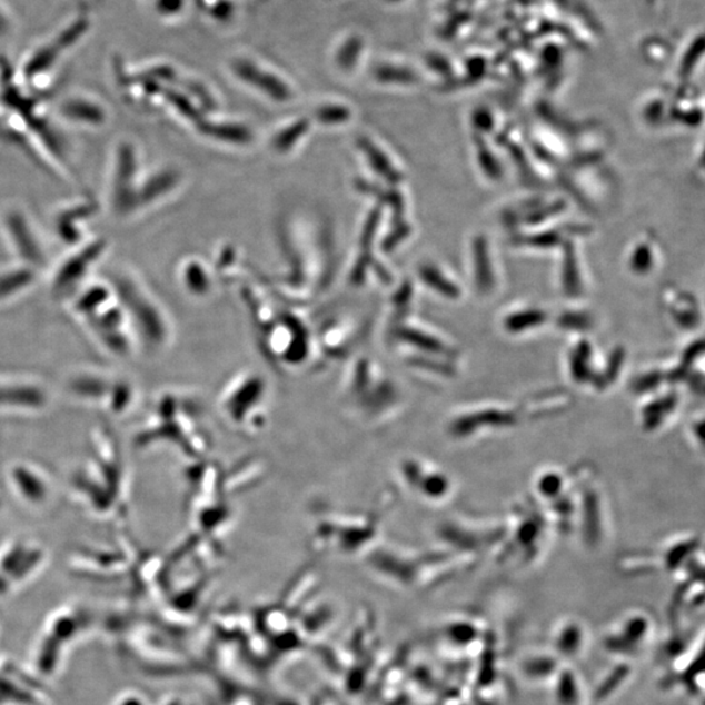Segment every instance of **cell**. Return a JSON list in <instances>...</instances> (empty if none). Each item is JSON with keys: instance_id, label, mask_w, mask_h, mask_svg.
Listing matches in <instances>:
<instances>
[{"instance_id": "cell-1", "label": "cell", "mask_w": 705, "mask_h": 705, "mask_svg": "<svg viewBox=\"0 0 705 705\" xmlns=\"http://www.w3.org/2000/svg\"><path fill=\"white\" fill-rule=\"evenodd\" d=\"M135 444L140 448H176L187 459L202 461L211 453L214 440L201 401L191 394L169 389L156 399Z\"/></svg>"}, {"instance_id": "cell-2", "label": "cell", "mask_w": 705, "mask_h": 705, "mask_svg": "<svg viewBox=\"0 0 705 705\" xmlns=\"http://www.w3.org/2000/svg\"><path fill=\"white\" fill-rule=\"evenodd\" d=\"M267 380L258 371H238L217 394L219 415L244 437H257L268 425Z\"/></svg>"}, {"instance_id": "cell-3", "label": "cell", "mask_w": 705, "mask_h": 705, "mask_svg": "<svg viewBox=\"0 0 705 705\" xmlns=\"http://www.w3.org/2000/svg\"><path fill=\"white\" fill-rule=\"evenodd\" d=\"M72 391L82 399L100 404L112 415H125L137 401L135 388L126 380L108 375L87 371L72 379ZM93 403V404H95Z\"/></svg>"}]
</instances>
